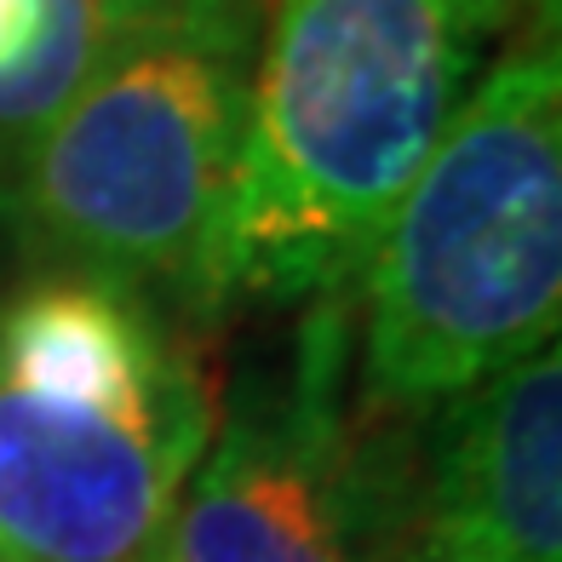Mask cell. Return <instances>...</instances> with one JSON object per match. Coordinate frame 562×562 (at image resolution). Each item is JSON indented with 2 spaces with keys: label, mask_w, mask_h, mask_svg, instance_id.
Instances as JSON below:
<instances>
[{
  "label": "cell",
  "mask_w": 562,
  "mask_h": 562,
  "mask_svg": "<svg viewBox=\"0 0 562 562\" xmlns=\"http://www.w3.org/2000/svg\"><path fill=\"white\" fill-rule=\"evenodd\" d=\"M522 0H265L213 304L345 299Z\"/></svg>",
  "instance_id": "cell-1"
},
{
  "label": "cell",
  "mask_w": 562,
  "mask_h": 562,
  "mask_svg": "<svg viewBox=\"0 0 562 562\" xmlns=\"http://www.w3.org/2000/svg\"><path fill=\"white\" fill-rule=\"evenodd\" d=\"M562 53L522 41L476 75L362 265V396L419 414L557 345Z\"/></svg>",
  "instance_id": "cell-2"
},
{
  "label": "cell",
  "mask_w": 562,
  "mask_h": 562,
  "mask_svg": "<svg viewBox=\"0 0 562 562\" xmlns=\"http://www.w3.org/2000/svg\"><path fill=\"white\" fill-rule=\"evenodd\" d=\"M259 0H184L0 161V229L41 270L213 316Z\"/></svg>",
  "instance_id": "cell-3"
},
{
  "label": "cell",
  "mask_w": 562,
  "mask_h": 562,
  "mask_svg": "<svg viewBox=\"0 0 562 562\" xmlns=\"http://www.w3.org/2000/svg\"><path fill=\"white\" fill-rule=\"evenodd\" d=\"M213 425L167 304L35 276L0 304V562H144Z\"/></svg>",
  "instance_id": "cell-4"
},
{
  "label": "cell",
  "mask_w": 562,
  "mask_h": 562,
  "mask_svg": "<svg viewBox=\"0 0 562 562\" xmlns=\"http://www.w3.org/2000/svg\"><path fill=\"white\" fill-rule=\"evenodd\" d=\"M345 304L322 299L288 385L213 425L144 562H396L414 533L407 465L339 396Z\"/></svg>",
  "instance_id": "cell-5"
},
{
  "label": "cell",
  "mask_w": 562,
  "mask_h": 562,
  "mask_svg": "<svg viewBox=\"0 0 562 562\" xmlns=\"http://www.w3.org/2000/svg\"><path fill=\"white\" fill-rule=\"evenodd\" d=\"M407 562H562V356H522L448 402Z\"/></svg>",
  "instance_id": "cell-6"
},
{
  "label": "cell",
  "mask_w": 562,
  "mask_h": 562,
  "mask_svg": "<svg viewBox=\"0 0 562 562\" xmlns=\"http://www.w3.org/2000/svg\"><path fill=\"white\" fill-rule=\"evenodd\" d=\"M41 35H46V0H0V81H12L30 64Z\"/></svg>",
  "instance_id": "cell-7"
}]
</instances>
